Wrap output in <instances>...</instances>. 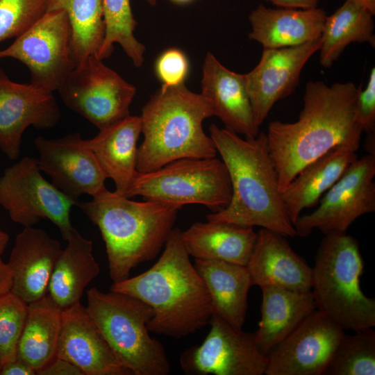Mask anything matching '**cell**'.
Here are the masks:
<instances>
[{
  "mask_svg": "<svg viewBox=\"0 0 375 375\" xmlns=\"http://www.w3.org/2000/svg\"><path fill=\"white\" fill-rule=\"evenodd\" d=\"M360 89L351 82L329 86L309 81L298 119L269 123L267 146L281 194L303 167L333 147L346 144L358 151L362 132L354 112Z\"/></svg>",
  "mask_w": 375,
  "mask_h": 375,
  "instance_id": "obj_1",
  "label": "cell"
},
{
  "mask_svg": "<svg viewBox=\"0 0 375 375\" xmlns=\"http://www.w3.org/2000/svg\"><path fill=\"white\" fill-rule=\"evenodd\" d=\"M181 231L173 228L162 253L150 269L113 283L110 288L150 306V333L176 339L201 329L213 315L209 292L190 261Z\"/></svg>",
  "mask_w": 375,
  "mask_h": 375,
  "instance_id": "obj_2",
  "label": "cell"
},
{
  "mask_svg": "<svg viewBox=\"0 0 375 375\" xmlns=\"http://www.w3.org/2000/svg\"><path fill=\"white\" fill-rule=\"evenodd\" d=\"M209 131L228 170L232 197L226 208L207 215L206 219L260 226L285 237L297 235L284 208L266 133L243 139L215 124Z\"/></svg>",
  "mask_w": 375,
  "mask_h": 375,
  "instance_id": "obj_3",
  "label": "cell"
},
{
  "mask_svg": "<svg viewBox=\"0 0 375 375\" xmlns=\"http://www.w3.org/2000/svg\"><path fill=\"white\" fill-rule=\"evenodd\" d=\"M79 207L100 231L113 283L128 278L132 269L158 256L181 209L149 200L133 201L108 190Z\"/></svg>",
  "mask_w": 375,
  "mask_h": 375,
  "instance_id": "obj_4",
  "label": "cell"
},
{
  "mask_svg": "<svg viewBox=\"0 0 375 375\" xmlns=\"http://www.w3.org/2000/svg\"><path fill=\"white\" fill-rule=\"evenodd\" d=\"M213 115L201 94L184 84L162 85L140 116L144 140L138 148L137 171L152 172L181 158L215 157V144L203 129V122Z\"/></svg>",
  "mask_w": 375,
  "mask_h": 375,
  "instance_id": "obj_5",
  "label": "cell"
},
{
  "mask_svg": "<svg viewBox=\"0 0 375 375\" xmlns=\"http://www.w3.org/2000/svg\"><path fill=\"white\" fill-rule=\"evenodd\" d=\"M312 267L316 310L344 331L375 326V300L362 292L363 260L357 240L346 233L324 235Z\"/></svg>",
  "mask_w": 375,
  "mask_h": 375,
  "instance_id": "obj_6",
  "label": "cell"
},
{
  "mask_svg": "<svg viewBox=\"0 0 375 375\" xmlns=\"http://www.w3.org/2000/svg\"><path fill=\"white\" fill-rule=\"evenodd\" d=\"M86 309L119 362L132 375H167L165 349L152 338L147 324L153 310L128 294L96 288L87 291Z\"/></svg>",
  "mask_w": 375,
  "mask_h": 375,
  "instance_id": "obj_7",
  "label": "cell"
},
{
  "mask_svg": "<svg viewBox=\"0 0 375 375\" xmlns=\"http://www.w3.org/2000/svg\"><path fill=\"white\" fill-rule=\"evenodd\" d=\"M136 196L181 208L189 204L203 205L217 212L229 204L232 188L222 160L185 158L152 172H138L124 195Z\"/></svg>",
  "mask_w": 375,
  "mask_h": 375,
  "instance_id": "obj_8",
  "label": "cell"
},
{
  "mask_svg": "<svg viewBox=\"0 0 375 375\" xmlns=\"http://www.w3.org/2000/svg\"><path fill=\"white\" fill-rule=\"evenodd\" d=\"M38 159L24 157L7 167L0 177V205L12 222L33 226L48 219L67 240L75 228L70 212L76 200L47 181L40 174Z\"/></svg>",
  "mask_w": 375,
  "mask_h": 375,
  "instance_id": "obj_9",
  "label": "cell"
},
{
  "mask_svg": "<svg viewBox=\"0 0 375 375\" xmlns=\"http://www.w3.org/2000/svg\"><path fill=\"white\" fill-rule=\"evenodd\" d=\"M12 58L30 72V84L54 92L76 67L72 31L65 11L47 12L35 24L0 50V58Z\"/></svg>",
  "mask_w": 375,
  "mask_h": 375,
  "instance_id": "obj_10",
  "label": "cell"
},
{
  "mask_svg": "<svg viewBox=\"0 0 375 375\" xmlns=\"http://www.w3.org/2000/svg\"><path fill=\"white\" fill-rule=\"evenodd\" d=\"M89 56L77 65L58 91L71 110L102 130L129 115L135 88L103 64Z\"/></svg>",
  "mask_w": 375,
  "mask_h": 375,
  "instance_id": "obj_11",
  "label": "cell"
},
{
  "mask_svg": "<svg viewBox=\"0 0 375 375\" xmlns=\"http://www.w3.org/2000/svg\"><path fill=\"white\" fill-rule=\"evenodd\" d=\"M375 154L357 158L322 197L312 212L299 216L297 235L308 237L314 229L324 235L346 233L359 217L375 211Z\"/></svg>",
  "mask_w": 375,
  "mask_h": 375,
  "instance_id": "obj_12",
  "label": "cell"
},
{
  "mask_svg": "<svg viewBox=\"0 0 375 375\" xmlns=\"http://www.w3.org/2000/svg\"><path fill=\"white\" fill-rule=\"evenodd\" d=\"M210 329L199 345L186 349L179 362L188 375H262L268 358L258 349L254 333L236 329L213 314Z\"/></svg>",
  "mask_w": 375,
  "mask_h": 375,
  "instance_id": "obj_13",
  "label": "cell"
},
{
  "mask_svg": "<svg viewBox=\"0 0 375 375\" xmlns=\"http://www.w3.org/2000/svg\"><path fill=\"white\" fill-rule=\"evenodd\" d=\"M344 330L315 310L268 355L266 375H324Z\"/></svg>",
  "mask_w": 375,
  "mask_h": 375,
  "instance_id": "obj_14",
  "label": "cell"
},
{
  "mask_svg": "<svg viewBox=\"0 0 375 375\" xmlns=\"http://www.w3.org/2000/svg\"><path fill=\"white\" fill-rule=\"evenodd\" d=\"M34 145L39 153L40 170L66 195L77 200L84 194L94 198L108 190L107 178L79 133L57 139L38 136Z\"/></svg>",
  "mask_w": 375,
  "mask_h": 375,
  "instance_id": "obj_15",
  "label": "cell"
},
{
  "mask_svg": "<svg viewBox=\"0 0 375 375\" xmlns=\"http://www.w3.org/2000/svg\"><path fill=\"white\" fill-rule=\"evenodd\" d=\"M60 119L53 92L12 81L0 69V149L8 158L19 157L22 135L28 126L47 129Z\"/></svg>",
  "mask_w": 375,
  "mask_h": 375,
  "instance_id": "obj_16",
  "label": "cell"
},
{
  "mask_svg": "<svg viewBox=\"0 0 375 375\" xmlns=\"http://www.w3.org/2000/svg\"><path fill=\"white\" fill-rule=\"evenodd\" d=\"M320 47L321 38L297 46L263 49L258 64L244 74L253 116L259 127L276 102L294 90L302 69Z\"/></svg>",
  "mask_w": 375,
  "mask_h": 375,
  "instance_id": "obj_17",
  "label": "cell"
},
{
  "mask_svg": "<svg viewBox=\"0 0 375 375\" xmlns=\"http://www.w3.org/2000/svg\"><path fill=\"white\" fill-rule=\"evenodd\" d=\"M56 357L73 363L83 375H132L117 359L81 302L62 309Z\"/></svg>",
  "mask_w": 375,
  "mask_h": 375,
  "instance_id": "obj_18",
  "label": "cell"
},
{
  "mask_svg": "<svg viewBox=\"0 0 375 375\" xmlns=\"http://www.w3.org/2000/svg\"><path fill=\"white\" fill-rule=\"evenodd\" d=\"M62 250L60 242L44 230L24 227L6 262L12 275L11 292L27 303L44 297Z\"/></svg>",
  "mask_w": 375,
  "mask_h": 375,
  "instance_id": "obj_19",
  "label": "cell"
},
{
  "mask_svg": "<svg viewBox=\"0 0 375 375\" xmlns=\"http://www.w3.org/2000/svg\"><path fill=\"white\" fill-rule=\"evenodd\" d=\"M285 236L261 228L247 265L252 285L311 291L312 267L290 247Z\"/></svg>",
  "mask_w": 375,
  "mask_h": 375,
  "instance_id": "obj_20",
  "label": "cell"
},
{
  "mask_svg": "<svg viewBox=\"0 0 375 375\" xmlns=\"http://www.w3.org/2000/svg\"><path fill=\"white\" fill-rule=\"evenodd\" d=\"M225 128L245 138L259 134L244 74L232 72L221 64L214 55L207 53L203 65L201 93Z\"/></svg>",
  "mask_w": 375,
  "mask_h": 375,
  "instance_id": "obj_21",
  "label": "cell"
},
{
  "mask_svg": "<svg viewBox=\"0 0 375 375\" xmlns=\"http://www.w3.org/2000/svg\"><path fill=\"white\" fill-rule=\"evenodd\" d=\"M326 16L317 7L274 9L260 4L249 17V38L268 49L303 44L321 38Z\"/></svg>",
  "mask_w": 375,
  "mask_h": 375,
  "instance_id": "obj_22",
  "label": "cell"
},
{
  "mask_svg": "<svg viewBox=\"0 0 375 375\" xmlns=\"http://www.w3.org/2000/svg\"><path fill=\"white\" fill-rule=\"evenodd\" d=\"M141 133L140 116L128 115L99 131L94 138L83 140L96 157L106 178H111L117 193L124 196L137 171L138 141Z\"/></svg>",
  "mask_w": 375,
  "mask_h": 375,
  "instance_id": "obj_23",
  "label": "cell"
},
{
  "mask_svg": "<svg viewBox=\"0 0 375 375\" xmlns=\"http://www.w3.org/2000/svg\"><path fill=\"white\" fill-rule=\"evenodd\" d=\"M356 151L340 144L300 170L282 193L285 210L293 225L301 212L314 206L358 158Z\"/></svg>",
  "mask_w": 375,
  "mask_h": 375,
  "instance_id": "obj_24",
  "label": "cell"
},
{
  "mask_svg": "<svg viewBox=\"0 0 375 375\" xmlns=\"http://www.w3.org/2000/svg\"><path fill=\"white\" fill-rule=\"evenodd\" d=\"M257 238L253 227L217 221L195 222L181 231L188 254L195 259L215 260L247 266Z\"/></svg>",
  "mask_w": 375,
  "mask_h": 375,
  "instance_id": "obj_25",
  "label": "cell"
},
{
  "mask_svg": "<svg viewBox=\"0 0 375 375\" xmlns=\"http://www.w3.org/2000/svg\"><path fill=\"white\" fill-rule=\"evenodd\" d=\"M261 290V319L254 335L259 351L267 356L316 308L311 291L276 286H265Z\"/></svg>",
  "mask_w": 375,
  "mask_h": 375,
  "instance_id": "obj_26",
  "label": "cell"
},
{
  "mask_svg": "<svg viewBox=\"0 0 375 375\" xmlns=\"http://www.w3.org/2000/svg\"><path fill=\"white\" fill-rule=\"evenodd\" d=\"M194 266L209 292L213 314L242 329L252 286L247 266L203 259H195Z\"/></svg>",
  "mask_w": 375,
  "mask_h": 375,
  "instance_id": "obj_27",
  "label": "cell"
},
{
  "mask_svg": "<svg viewBox=\"0 0 375 375\" xmlns=\"http://www.w3.org/2000/svg\"><path fill=\"white\" fill-rule=\"evenodd\" d=\"M67 241L54 266L47 290L62 309L81 302L85 289L100 272L91 240L74 229Z\"/></svg>",
  "mask_w": 375,
  "mask_h": 375,
  "instance_id": "obj_28",
  "label": "cell"
},
{
  "mask_svg": "<svg viewBox=\"0 0 375 375\" xmlns=\"http://www.w3.org/2000/svg\"><path fill=\"white\" fill-rule=\"evenodd\" d=\"M62 312V309L48 294L28 303L17 358L27 363L35 373L56 357Z\"/></svg>",
  "mask_w": 375,
  "mask_h": 375,
  "instance_id": "obj_29",
  "label": "cell"
},
{
  "mask_svg": "<svg viewBox=\"0 0 375 375\" xmlns=\"http://www.w3.org/2000/svg\"><path fill=\"white\" fill-rule=\"evenodd\" d=\"M373 16L353 0H346L334 13L326 16L321 35L320 64L330 67L352 42H367L374 47Z\"/></svg>",
  "mask_w": 375,
  "mask_h": 375,
  "instance_id": "obj_30",
  "label": "cell"
},
{
  "mask_svg": "<svg viewBox=\"0 0 375 375\" xmlns=\"http://www.w3.org/2000/svg\"><path fill=\"white\" fill-rule=\"evenodd\" d=\"M56 10L68 16L76 66L97 56L105 36L102 0H48L47 12Z\"/></svg>",
  "mask_w": 375,
  "mask_h": 375,
  "instance_id": "obj_31",
  "label": "cell"
},
{
  "mask_svg": "<svg viewBox=\"0 0 375 375\" xmlns=\"http://www.w3.org/2000/svg\"><path fill=\"white\" fill-rule=\"evenodd\" d=\"M105 22V36L97 55L100 60L108 58L119 44L133 64L140 67L144 62L146 47L134 36L138 25L131 6V0H102Z\"/></svg>",
  "mask_w": 375,
  "mask_h": 375,
  "instance_id": "obj_32",
  "label": "cell"
},
{
  "mask_svg": "<svg viewBox=\"0 0 375 375\" xmlns=\"http://www.w3.org/2000/svg\"><path fill=\"white\" fill-rule=\"evenodd\" d=\"M354 332L342 337L324 375L375 374V331Z\"/></svg>",
  "mask_w": 375,
  "mask_h": 375,
  "instance_id": "obj_33",
  "label": "cell"
},
{
  "mask_svg": "<svg viewBox=\"0 0 375 375\" xmlns=\"http://www.w3.org/2000/svg\"><path fill=\"white\" fill-rule=\"evenodd\" d=\"M28 303L11 291L0 297V367L17 357Z\"/></svg>",
  "mask_w": 375,
  "mask_h": 375,
  "instance_id": "obj_34",
  "label": "cell"
},
{
  "mask_svg": "<svg viewBox=\"0 0 375 375\" xmlns=\"http://www.w3.org/2000/svg\"><path fill=\"white\" fill-rule=\"evenodd\" d=\"M48 0H0V42L17 38L47 10Z\"/></svg>",
  "mask_w": 375,
  "mask_h": 375,
  "instance_id": "obj_35",
  "label": "cell"
},
{
  "mask_svg": "<svg viewBox=\"0 0 375 375\" xmlns=\"http://www.w3.org/2000/svg\"><path fill=\"white\" fill-rule=\"evenodd\" d=\"M190 71V62L185 53L177 48L162 52L155 61L154 72L158 79L165 86L184 84Z\"/></svg>",
  "mask_w": 375,
  "mask_h": 375,
  "instance_id": "obj_36",
  "label": "cell"
},
{
  "mask_svg": "<svg viewBox=\"0 0 375 375\" xmlns=\"http://www.w3.org/2000/svg\"><path fill=\"white\" fill-rule=\"evenodd\" d=\"M354 121L362 132H375V68L372 67L366 88L360 89L357 97Z\"/></svg>",
  "mask_w": 375,
  "mask_h": 375,
  "instance_id": "obj_37",
  "label": "cell"
},
{
  "mask_svg": "<svg viewBox=\"0 0 375 375\" xmlns=\"http://www.w3.org/2000/svg\"><path fill=\"white\" fill-rule=\"evenodd\" d=\"M39 375H83L82 371L73 363L56 357L47 366L37 372Z\"/></svg>",
  "mask_w": 375,
  "mask_h": 375,
  "instance_id": "obj_38",
  "label": "cell"
},
{
  "mask_svg": "<svg viewBox=\"0 0 375 375\" xmlns=\"http://www.w3.org/2000/svg\"><path fill=\"white\" fill-rule=\"evenodd\" d=\"M35 370L17 358L0 367V375H35Z\"/></svg>",
  "mask_w": 375,
  "mask_h": 375,
  "instance_id": "obj_39",
  "label": "cell"
},
{
  "mask_svg": "<svg viewBox=\"0 0 375 375\" xmlns=\"http://www.w3.org/2000/svg\"><path fill=\"white\" fill-rule=\"evenodd\" d=\"M281 8L308 9L317 7L320 0H265Z\"/></svg>",
  "mask_w": 375,
  "mask_h": 375,
  "instance_id": "obj_40",
  "label": "cell"
},
{
  "mask_svg": "<svg viewBox=\"0 0 375 375\" xmlns=\"http://www.w3.org/2000/svg\"><path fill=\"white\" fill-rule=\"evenodd\" d=\"M12 275L6 262L0 255V297L11 291Z\"/></svg>",
  "mask_w": 375,
  "mask_h": 375,
  "instance_id": "obj_41",
  "label": "cell"
},
{
  "mask_svg": "<svg viewBox=\"0 0 375 375\" xmlns=\"http://www.w3.org/2000/svg\"><path fill=\"white\" fill-rule=\"evenodd\" d=\"M367 10H368L373 15L375 14V0H353Z\"/></svg>",
  "mask_w": 375,
  "mask_h": 375,
  "instance_id": "obj_42",
  "label": "cell"
},
{
  "mask_svg": "<svg viewBox=\"0 0 375 375\" xmlns=\"http://www.w3.org/2000/svg\"><path fill=\"white\" fill-rule=\"evenodd\" d=\"M9 240L8 234L0 228V255L3 253Z\"/></svg>",
  "mask_w": 375,
  "mask_h": 375,
  "instance_id": "obj_43",
  "label": "cell"
},
{
  "mask_svg": "<svg viewBox=\"0 0 375 375\" xmlns=\"http://www.w3.org/2000/svg\"><path fill=\"white\" fill-rule=\"evenodd\" d=\"M169 1L176 4L183 5V4L189 3L194 0H169Z\"/></svg>",
  "mask_w": 375,
  "mask_h": 375,
  "instance_id": "obj_44",
  "label": "cell"
},
{
  "mask_svg": "<svg viewBox=\"0 0 375 375\" xmlns=\"http://www.w3.org/2000/svg\"><path fill=\"white\" fill-rule=\"evenodd\" d=\"M151 6H155L156 4V0H145Z\"/></svg>",
  "mask_w": 375,
  "mask_h": 375,
  "instance_id": "obj_45",
  "label": "cell"
}]
</instances>
